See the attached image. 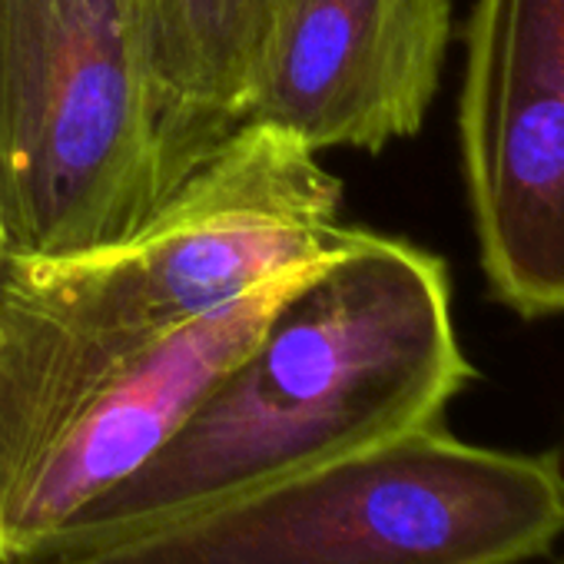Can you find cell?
<instances>
[{
	"label": "cell",
	"mask_w": 564,
	"mask_h": 564,
	"mask_svg": "<svg viewBox=\"0 0 564 564\" xmlns=\"http://www.w3.org/2000/svg\"><path fill=\"white\" fill-rule=\"evenodd\" d=\"M279 0H153L170 196L239 130L242 97Z\"/></svg>",
	"instance_id": "8"
},
{
	"label": "cell",
	"mask_w": 564,
	"mask_h": 564,
	"mask_svg": "<svg viewBox=\"0 0 564 564\" xmlns=\"http://www.w3.org/2000/svg\"><path fill=\"white\" fill-rule=\"evenodd\" d=\"M153 0H0V206L11 252L133 236L170 199Z\"/></svg>",
	"instance_id": "4"
},
{
	"label": "cell",
	"mask_w": 564,
	"mask_h": 564,
	"mask_svg": "<svg viewBox=\"0 0 564 564\" xmlns=\"http://www.w3.org/2000/svg\"><path fill=\"white\" fill-rule=\"evenodd\" d=\"M561 564H564V561H561Z\"/></svg>",
	"instance_id": "10"
},
{
	"label": "cell",
	"mask_w": 564,
	"mask_h": 564,
	"mask_svg": "<svg viewBox=\"0 0 564 564\" xmlns=\"http://www.w3.org/2000/svg\"><path fill=\"white\" fill-rule=\"evenodd\" d=\"M471 379L445 262L409 239L349 226L293 279L163 448L28 554L107 544L438 425Z\"/></svg>",
	"instance_id": "1"
},
{
	"label": "cell",
	"mask_w": 564,
	"mask_h": 564,
	"mask_svg": "<svg viewBox=\"0 0 564 564\" xmlns=\"http://www.w3.org/2000/svg\"><path fill=\"white\" fill-rule=\"evenodd\" d=\"M455 0H279L239 127L379 153L422 130L442 84Z\"/></svg>",
	"instance_id": "6"
},
{
	"label": "cell",
	"mask_w": 564,
	"mask_h": 564,
	"mask_svg": "<svg viewBox=\"0 0 564 564\" xmlns=\"http://www.w3.org/2000/svg\"><path fill=\"white\" fill-rule=\"evenodd\" d=\"M8 252H11V242H8V226H4V206H0V272H4Z\"/></svg>",
	"instance_id": "9"
},
{
	"label": "cell",
	"mask_w": 564,
	"mask_h": 564,
	"mask_svg": "<svg viewBox=\"0 0 564 564\" xmlns=\"http://www.w3.org/2000/svg\"><path fill=\"white\" fill-rule=\"evenodd\" d=\"M343 183L265 127L232 130L133 236L0 272V508L130 362L346 236Z\"/></svg>",
	"instance_id": "2"
},
{
	"label": "cell",
	"mask_w": 564,
	"mask_h": 564,
	"mask_svg": "<svg viewBox=\"0 0 564 564\" xmlns=\"http://www.w3.org/2000/svg\"><path fill=\"white\" fill-rule=\"evenodd\" d=\"M310 265L265 279L209 310L110 379L0 508V564L37 547L84 505L156 455L206 389L249 349L282 293Z\"/></svg>",
	"instance_id": "7"
},
{
	"label": "cell",
	"mask_w": 564,
	"mask_h": 564,
	"mask_svg": "<svg viewBox=\"0 0 564 564\" xmlns=\"http://www.w3.org/2000/svg\"><path fill=\"white\" fill-rule=\"evenodd\" d=\"M458 143L491 296L564 316V0H475Z\"/></svg>",
	"instance_id": "5"
},
{
	"label": "cell",
	"mask_w": 564,
	"mask_h": 564,
	"mask_svg": "<svg viewBox=\"0 0 564 564\" xmlns=\"http://www.w3.org/2000/svg\"><path fill=\"white\" fill-rule=\"evenodd\" d=\"M564 534L557 455L429 425L107 544L8 564H524Z\"/></svg>",
	"instance_id": "3"
}]
</instances>
